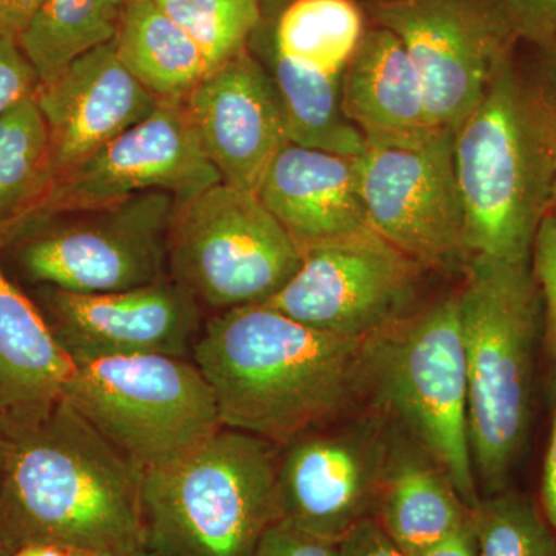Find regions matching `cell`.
<instances>
[{"mask_svg": "<svg viewBox=\"0 0 556 556\" xmlns=\"http://www.w3.org/2000/svg\"><path fill=\"white\" fill-rule=\"evenodd\" d=\"M75 364L36 305L0 263V428L7 438L64 399Z\"/></svg>", "mask_w": 556, "mask_h": 556, "instance_id": "cell-19", "label": "cell"}, {"mask_svg": "<svg viewBox=\"0 0 556 556\" xmlns=\"http://www.w3.org/2000/svg\"><path fill=\"white\" fill-rule=\"evenodd\" d=\"M9 556H68L67 551L53 546H25L11 552Z\"/></svg>", "mask_w": 556, "mask_h": 556, "instance_id": "cell-37", "label": "cell"}, {"mask_svg": "<svg viewBox=\"0 0 556 556\" xmlns=\"http://www.w3.org/2000/svg\"><path fill=\"white\" fill-rule=\"evenodd\" d=\"M530 269L543 300L544 338L543 353L547 367V390L556 401V215L547 214L541 219L532 249Z\"/></svg>", "mask_w": 556, "mask_h": 556, "instance_id": "cell-29", "label": "cell"}, {"mask_svg": "<svg viewBox=\"0 0 556 556\" xmlns=\"http://www.w3.org/2000/svg\"><path fill=\"white\" fill-rule=\"evenodd\" d=\"M453 156L468 258L530 260L556 177V94L511 60L457 127Z\"/></svg>", "mask_w": 556, "mask_h": 556, "instance_id": "cell-3", "label": "cell"}, {"mask_svg": "<svg viewBox=\"0 0 556 556\" xmlns=\"http://www.w3.org/2000/svg\"><path fill=\"white\" fill-rule=\"evenodd\" d=\"M177 200L152 190L108 206L65 212L20 230L17 266L38 287L98 294L169 277L167 240Z\"/></svg>", "mask_w": 556, "mask_h": 556, "instance_id": "cell-9", "label": "cell"}, {"mask_svg": "<svg viewBox=\"0 0 556 556\" xmlns=\"http://www.w3.org/2000/svg\"><path fill=\"white\" fill-rule=\"evenodd\" d=\"M197 43L208 73L243 53L257 28L260 0H156Z\"/></svg>", "mask_w": 556, "mask_h": 556, "instance_id": "cell-28", "label": "cell"}, {"mask_svg": "<svg viewBox=\"0 0 556 556\" xmlns=\"http://www.w3.org/2000/svg\"><path fill=\"white\" fill-rule=\"evenodd\" d=\"M478 556H556V532L533 497L507 489L470 510Z\"/></svg>", "mask_w": 556, "mask_h": 556, "instance_id": "cell-27", "label": "cell"}, {"mask_svg": "<svg viewBox=\"0 0 556 556\" xmlns=\"http://www.w3.org/2000/svg\"><path fill=\"white\" fill-rule=\"evenodd\" d=\"M53 186L46 124L35 100L0 116V247Z\"/></svg>", "mask_w": 556, "mask_h": 556, "instance_id": "cell-24", "label": "cell"}, {"mask_svg": "<svg viewBox=\"0 0 556 556\" xmlns=\"http://www.w3.org/2000/svg\"><path fill=\"white\" fill-rule=\"evenodd\" d=\"M35 303L73 364L109 357L192 358L203 309L170 277L126 291L79 292L39 287Z\"/></svg>", "mask_w": 556, "mask_h": 556, "instance_id": "cell-14", "label": "cell"}, {"mask_svg": "<svg viewBox=\"0 0 556 556\" xmlns=\"http://www.w3.org/2000/svg\"><path fill=\"white\" fill-rule=\"evenodd\" d=\"M0 475V544L93 556L146 551L144 471L65 399L7 438Z\"/></svg>", "mask_w": 556, "mask_h": 556, "instance_id": "cell-2", "label": "cell"}, {"mask_svg": "<svg viewBox=\"0 0 556 556\" xmlns=\"http://www.w3.org/2000/svg\"><path fill=\"white\" fill-rule=\"evenodd\" d=\"M280 448L223 427L200 448L144 473L146 548L159 556H254L281 519Z\"/></svg>", "mask_w": 556, "mask_h": 556, "instance_id": "cell-5", "label": "cell"}, {"mask_svg": "<svg viewBox=\"0 0 556 556\" xmlns=\"http://www.w3.org/2000/svg\"><path fill=\"white\" fill-rule=\"evenodd\" d=\"M129 0H43L30 27L21 36L22 53L39 83H49L87 51L115 39Z\"/></svg>", "mask_w": 556, "mask_h": 556, "instance_id": "cell-25", "label": "cell"}, {"mask_svg": "<svg viewBox=\"0 0 556 556\" xmlns=\"http://www.w3.org/2000/svg\"><path fill=\"white\" fill-rule=\"evenodd\" d=\"M338 547L339 556H405L376 518L354 526L339 541Z\"/></svg>", "mask_w": 556, "mask_h": 556, "instance_id": "cell-33", "label": "cell"}, {"mask_svg": "<svg viewBox=\"0 0 556 556\" xmlns=\"http://www.w3.org/2000/svg\"><path fill=\"white\" fill-rule=\"evenodd\" d=\"M68 556H93V555L80 554V552H68Z\"/></svg>", "mask_w": 556, "mask_h": 556, "instance_id": "cell-41", "label": "cell"}, {"mask_svg": "<svg viewBox=\"0 0 556 556\" xmlns=\"http://www.w3.org/2000/svg\"><path fill=\"white\" fill-rule=\"evenodd\" d=\"M376 17L415 62L431 126L453 134L514 60L518 42L495 0H387Z\"/></svg>", "mask_w": 556, "mask_h": 556, "instance_id": "cell-11", "label": "cell"}, {"mask_svg": "<svg viewBox=\"0 0 556 556\" xmlns=\"http://www.w3.org/2000/svg\"><path fill=\"white\" fill-rule=\"evenodd\" d=\"M353 0H294L276 28V53L331 76H342L364 38Z\"/></svg>", "mask_w": 556, "mask_h": 556, "instance_id": "cell-26", "label": "cell"}, {"mask_svg": "<svg viewBox=\"0 0 556 556\" xmlns=\"http://www.w3.org/2000/svg\"><path fill=\"white\" fill-rule=\"evenodd\" d=\"M302 266L266 302L300 324L371 340L404 320L422 266L371 228L303 249Z\"/></svg>", "mask_w": 556, "mask_h": 556, "instance_id": "cell-12", "label": "cell"}, {"mask_svg": "<svg viewBox=\"0 0 556 556\" xmlns=\"http://www.w3.org/2000/svg\"><path fill=\"white\" fill-rule=\"evenodd\" d=\"M369 388L450 479L468 508L481 501L468 430L466 351L457 298L371 339Z\"/></svg>", "mask_w": 556, "mask_h": 556, "instance_id": "cell-6", "label": "cell"}, {"mask_svg": "<svg viewBox=\"0 0 556 556\" xmlns=\"http://www.w3.org/2000/svg\"><path fill=\"white\" fill-rule=\"evenodd\" d=\"M376 519L408 556L466 526L470 508L444 471L412 439L390 437Z\"/></svg>", "mask_w": 556, "mask_h": 556, "instance_id": "cell-21", "label": "cell"}, {"mask_svg": "<svg viewBox=\"0 0 556 556\" xmlns=\"http://www.w3.org/2000/svg\"><path fill=\"white\" fill-rule=\"evenodd\" d=\"M33 100L46 124L53 185L160 104L121 62L113 40L39 83Z\"/></svg>", "mask_w": 556, "mask_h": 556, "instance_id": "cell-17", "label": "cell"}, {"mask_svg": "<svg viewBox=\"0 0 556 556\" xmlns=\"http://www.w3.org/2000/svg\"><path fill=\"white\" fill-rule=\"evenodd\" d=\"M7 447H9V441H7L5 433L0 428V475H2L3 464H5Z\"/></svg>", "mask_w": 556, "mask_h": 556, "instance_id": "cell-38", "label": "cell"}, {"mask_svg": "<svg viewBox=\"0 0 556 556\" xmlns=\"http://www.w3.org/2000/svg\"><path fill=\"white\" fill-rule=\"evenodd\" d=\"M518 40L556 64V0H495Z\"/></svg>", "mask_w": 556, "mask_h": 556, "instance_id": "cell-30", "label": "cell"}, {"mask_svg": "<svg viewBox=\"0 0 556 556\" xmlns=\"http://www.w3.org/2000/svg\"><path fill=\"white\" fill-rule=\"evenodd\" d=\"M388 452L390 437L372 420L336 433L311 431L285 445L277 470L281 519L339 543L376 518Z\"/></svg>", "mask_w": 556, "mask_h": 556, "instance_id": "cell-15", "label": "cell"}, {"mask_svg": "<svg viewBox=\"0 0 556 556\" xmlns=\"http://www.w3.org/2000/svg\"><path fill=\"white\" fill-rule=\"evenodd\" d=\"M456 295L466 351L468 430L482 496L510 489L533 413L543 300L530 260L471 257Z\"/></svg>", "mask_w": 556, "mask_h": 556, "instance_id": "cell-4", "label": "cell"}, {"mask_svg": "<svg viewBox=\"0 0 556 556\" xmlns=\"http://www.w3.org/2000/svg\"><path fill=\"white\" fill-rule=\"evenodd\" d=\"M185 105L222 182L257 192L274 156L289 142L273 75L244 50L208 73Z\"/></svg>", "mask_w": 556, "mask_h": 556, "instance_id": "cell-16", "label": "cell"}, {"mask_svg": "<svg viewBox=\"0 0 556 556\" xmlns=\"http://www.w3.org/2000/svg\"><path fill=\"white\" fill-rule=\"evenodd\" d=\"M343 113L365 137L428 129L426 90L404 42L386 27L365 31L340 80Z\"/></svg>", "mask_w": 556, "mask_h": 556, "instance_id": "cell-20", "label": "cell"}, {"mask_svg": "<svg viewBox=\"0 0 556 556\" xmlns=\"http://www.w3.org/2000/svg\"><path fill=\"white\" fill-rule=\"evenodd\" d=\"M64 399L144 473L174 466L223 428L192 358L142 354L78 364Z\"/></svg>", "mask_w": 556, "mask_h": 556, "instance_id": "cell-7", "label": "cell"}, {"mask_svg": "<svg viewBox=\"0 0 556 556\" xmlns=\"http://www.w3.org/2000/svg\"><path fill=\"white\" fill-rule=\"evenodd\" d=\"M43 0H0V38L20 42Z\"/></svg>", "mask_w": 556, "mask_h": 556, "instance_id": "cell-34", "label": "cell"}, {"mask_svg": "<svg viewBox=\"0 0 556 556\" xmlns=\"http://www.w3.org/2000/svg\"><path fill=\"white\" fill-rule=\"evenodd\" d=\"M408 556H478L477 541L470 521L433 546Z\"/></svg>", "mask_w": 556, "mask_h": 556, "instance_id": "cell-36", "label": "cell"}, {"mask_svg": "<svg viewBox=\"0 0 556 556\" xmlns=\"http://www.w3.org/2000/svg\"><path fill=\"white\" fill-rule=\"evenodd\" d=\"M0 556H9V552H7V548L0 544Z\"/></svg>", "mask_w": 556, "mask_h": 556, "instance_id": "cell-42", "label": "cell"}, {"mask_svg": "<svg viewBox=\"0 0 556 556\" xmlns=\"http://www.w3.org/2000/svg\"><path fill=\"white\" fill-rule=\"evenodd\" d=\"M39 76L20 43L0 38V116L35 97Z\"/></svg>", "mask_w": 556, "mask_h": 556, "instance_id": "cell-31", "label": "cell"}, {"mask_svg": "<svg viewBox=\"0 0 556 556\" xmlns=\"http://www.w3.org/2000/svg\"><path fill=\"white\" fill-rule=\"evenodd\" d=\"M273 79L289 141L345 156L364 153V135L343 113L342 76L327 75L274 53Z\"/></svg>", "mask_w": 556, "mask_h": 556, "instance_id": "cell-23", "label": "cell"}, {"mask_svg": "<svg viewBox=\"0 0 556 556\" xmlns=\"http://www.w3.org/2000/svg\"><path fill=\"white\" fill-rule=\"evenodd\" d=\"M218 182L222 177L201 146L185 101H160L149 118L54 182L13 236L53 215L108 206L152 190L172 193L179 206Z\"/></svg>", "mask_w": 556, "mask_h": 556, "instance_id": "cell-13", "label": "cell"}, {"mask_svg": "<svg viewBox=\"0 0 556 556\" xmlns=\"http://www.w3.org/2000/svg\"><path fill=\"white\" fill-rule=\"evenodd\" d=\"M303 252L255 193L218 182L179 204L167 240V274L214 314L276 298Z\"/></svg>", "mask_w": 556, "mask_h": 556, "instance_id": "cell-8", "label": "cell"}, {"mask_svg": "<svg viewBox=\"0 0 556 556\" xmlns=\"http://www.w3.org/2000/svg\"><path fill=\"white\" fill-rule=\"evenodd\" d=\"M113 46L131 75L160 101H185L208 75L197 43L156 0L126 3Z\"/></svg>", "mask_w": 556, "mask_h": 556, "instance_id": "cell-22", "label": "cell"}, {"mask_svg": "<svg viewBox=\"0 0 556 556\" xmlns=\"http://www.w3.org/2000/svg\"><path fill=\"white\" fill-rule=\"evenodd\" d=\"M453 141L439 127L371 135L357 156L369 228L422 268L468 257Z\"/></svg>", "mask_w": 556, "mask_h": 556, "instance_id": "cell-10", "label": "cell"}, {"mask_svg": "<svg viewBox=\"0 0 556 556\" xmlns=\"http://www.w3.org/2000/svg\"><path fill=\"white\" fill-rule=\"evenodd\" d=\"M255 195L302 251L369 228L357 156L289 141L274 156Z\"/></svg>", "mask_w": 556, "mask_h": 556, "instance_id": "cell-18", "label": "cell"}, {"mask_svg": "<svg viewBox=\"0 0 556 556\" xmlns=\"http://www.w3.org/2000/svg\"><path fill=\"white\" fill-rule=\"evenodd\" d=\"M548 214L556 215V177L554 182V190H552L551 208H548Z\"/></svg>", "mask_w": 556, "mask_h": 556, "instance_id": "cell-39", "label": "cell"}, {"mask_svg": "<svg viewBox=\"0 0 556 556\" xmlns=\"http://www.w3.org/2000/svg\"><path fill=\"white\" fill-rule=\"evenodd\" d=\"M254 556H339V547L280 519L262 538Z\"/></svg>", "mask_w": 556, "mask_h": 556, "instance_id": "cell-32", "label": "cell"}, {"mask_svg": "<svg viewBox=\"0 0 556 556\" xmlns=\"http://www.w3.org/2000/svg\"><path fill=\"white\" fill-rule=\"evenodd\" d=\"M137 556H159V555H155V554H153V552H150V551H148V548H146V551L139 552V554Z\"/></svg>", "mask_w": 556, "mask_h": 556, "instance_id": "cell-40", "label": "cell"}, {"mask_svg": "<svg viewBox=\"0 0 556 556\" xmlns=\"http://www.w3.org/2000/svg\"><path fill=\"white\" fill-rule=\"evenodd\" d=\"M538 504H540L541 511L546 517L548 525L554 527L556 532V401L554 422H552L546 456H544L543 477H541L540 500H538Z\"/></svg>", "mask_w": 556, "mask_h": 556, "instance_id": "cell-35", "label": "cell"}, {"mask_svg": "<svg viewBox=\"0 0 556 556\" xmlns=\"http://www.w3.org/2000/svg\"><path fill=\"white\" fill-rule=\"evenodd\" d=\"M369 342L318 331L262 303L207 317L192 361L223 427L283 448L369 390Z\"/></svg>", "mask_w": 556, "mask_h": 556, "instance_id": "cell-1", "label": "cell"}]
</instances>
